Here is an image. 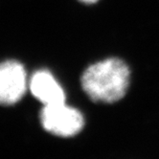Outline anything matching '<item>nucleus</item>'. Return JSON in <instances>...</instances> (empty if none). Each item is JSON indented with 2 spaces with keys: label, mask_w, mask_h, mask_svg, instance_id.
Listing matches in <instances>:
<instances>
[{
  "label": "nucleus",
  "mask_w": 159,
  "mask_h": 159,
  "mask_svg": "<svg viewBox=\"0 0 159 159\" xmlns=\"http://www.w3.org/2000/svg\"><path fill=\"white\" fill-rule=\"evenodd\" d=\"M26 91V72L16 61H6L0 67V101L5 106L14 105Z\"/></svg>",
  "instance_id": "obj_3"
},
{
  "label": "nucleus",
  "mask_w": 159,
  "mask_h": 159,
  "mask_svg": "<svg viewBox=\"0 0 159 159\" xmlns=\"http://www.w3.org/2000/svg\"><path fill=\"white\" fill-rule=\"evenodd\" d=\"M40 122L45 130L61 137L78 134L84 125L82 113L64 104L44 106L40 112Z\"/></svg>",
  "instance_id": "obj_2"
},
{
  "label": "nucleus",
  "mask_w": 159,
  "mask_h": 159,
  "mask_svg": "<svg viewBox=\"0 0 159 159\" xmlns=\"http://www.w3.org/2000/svg\"><path fill=\"white\" fill-rule=\"evenodd\" d=\"M30 89L33 95L44 106L64 104L65 94L62 87L58 84L53 75L40 70L33 75L30 82Z\"/></svg>",
  "instance_id": "obj_4"
},
{
  "label": "nucleus",
  "mask_w": 159,
  "mask_h": 159,
  "mask_svg": "<svg viewBox=\"0 0 159 159\" xmlns=\"http://www.w3.org/2000/svg\"><path fill=\"white\" fill-rule=\"evenodd\" d=\"M129 66L119 59H107L90 65L82 76L88 97L102 103H115L126 95L129 85Z\"/></svg>",
  "instance_id": "obj_1"
},
{
  "label": "nucleus",
  "mask_w": 159,
  "mask_h": 159,
  "mask_svg": "<svg viewBox=\"0 0 159 159\" xmlns=\"http://www.w3.org/2000/svg\"><path fill=\"white\" fill-rule=\"evenodd\" d=\"M81 1H83V2H84V3H87V4H91V3L97 2L98 0H81Z\"/></svg>",
  "instance_id": "obj_5"
}]
</instances>
